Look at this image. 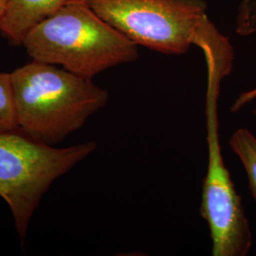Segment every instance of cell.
Returning <instances> with one entry per match:
<instances>
[{
    "mask_svg": "<svg viewBox=\"0 0 256 256\" xmlns=\"http://www.w3.org/2000/svg\"><path fill=\"white\" fill-rule=\"evenodd\" d=\"M101 18L138 46L164 54L202 50L207 74L228 77L234 50L208 16L205 0H84Z\"/></svg>",
    "mask_w": 256,
    "mask_h": 256,
    "instance_id": "cell-1",
    "label": "cell"
},
{
    "mask_svg": "<svg viewBox=\"0 0 256 256\" xmlns=\"http://www.w3.org/2000/svg\"><path fill=\"white\" fill-rule=\"evenodd\" d=\"M10 78L18 131L48 146L62 142L110 102L92 79L55 64L32 60Z\"/></svg>",
    "mask_w": 256,
    "mask_h": 256,
    "instance_id": "cell-2",
    "label": "cell"
},
{
    "mask_svg": "<svg viewBox=\"0 0 256 256\" xmlns=\"http://www.w3.org/2000/svg\"><path fill=\"white\" fill-rule=\"evenodd\" d=\"M22 46L34 61L58 64L88 79L138 58V45L101 18L84 0H74L28 34Z\"/></svg>",
    "mask_w": 256,
    "mask_h": 256,
    "instance_id": "cell-3",
    "label": "cell"
},
{
    "mask_svg": "<svg viewBox=\"0 0 256 256\" xmlns=\"http://www.w3.org/2000/svg\"><path fill=\"white\" fill-rule=\"evenodd\" d=\"M95 142L59 148L16 131L0 132V198L8 204L21 241L52 183L97 149Z\"/></svg>",
    "mask_w": 256,
    "mask_h": 256,
    "instance_id": "cell-4",
    "label": "cell"
},
{
    "mask_svg": "<svg viewBox=\"0 0 256 256\" xmlns=\"http://www.w3.org/2000/svg\"><path fill=\"white\" fill-rule=\"evenodd\" d=\"M220 88L221 86L207 84L208 164L202 187L200 214L210 230L212 256H246L252 246V232L222 155L218 118Z\"/></svg>",
    "mask_w": 256,
    "mask_h": 256,
    "instance_id": "cell-5",
    "label": "cell"
},
{
    "mask_svg": "<svg viewBox=\"0 0 256 256\" xmlns=\"http://www.w3.org/2000/svg\"><path fill=\"white\" fill-rule=\"evenodd\" d=\"M74 0H9L0 32L10 45L22 46L28 34Z\"/></svg>",
    "mask_w": 256,
    "mask_h": 256,
    "instance_id": "cell-6",
    "label": "cell"
},
{
    "mask_svg": "<svg viewBox=\"0 0 256 256\" xmlns=\"http://www.w3.org/2000/svg\"><path fill=\"white\" fill-rule=\"evenodd\" d=\"M229 144L247 173L250 190L256 202V137L247 128H239Z\"/></svg>",
    "mask_w": 256,
    "mask_h": 256,
    "instance_id": "cell-7",
    "label": "cell"
},
{
    "mask_svg": "<svg viewBox=\"0 0 256 256\" xmlns=\"http://www.w3.org/2000/svg\"><path fill=\"white\" fill-rule=\"evenodd\" d=\"M16 130L18 128L10 74L0 72V132Z\"/></svg>",
    "mask_w": 256,
    "mask_h": 256,
    "instance_id": "cell-8",
    "label": "cell"
},
{
    "mask_svg": "<svg viewBox=\"0 0 256 256\" xmlns=\"http://www.w3.org/2000/svg\"><path fill=\"white\" fill-rule=\"evenodd\" d=\"M236 32L247 36L256 34V0H242L236 18Z\"/></svg>",
    "mask_w": 256,
    "mask_h": 256,
    "instance_id": "cell-9",
    "label": "cell"
},
{
    "mask_svg": "<svg viewBox=\"0 0 256 256\" xmlns=\"http://www.w3.org/2000/svg\"><path fill=\"white\" fill-rule=\"evenodd\" d=\"M256 100V86L247 92H242L236 99V101L234 102V104H232L230 111L234 113H236L238 111L242 110L243 108H245L248 104H250Z\"/></svg>",
    "mask_w": 256,
    "mask_h": 256,
    "instance_id": "cell-10",
    "label": "cell"
},
{
    "mask_svg": "<svg viewBox=\"0 0 256 256\" xmlns=\"http://www.w3.org/2000/svg\"><path fill=\"white\" fill-rule=\"evenodd\" d=\"M8 1L9 0H0V24L3 20L5 12L7 9V5H8Z\"/></svg>",
    "mask_w": 256,
    "mask_h": 256,
    "instance_id": "cell-11",
    "label": "cell"
},
{
    "mask_svg": "<svg viewBox=\"0 0 256 256\" xmlns=\"http://www.w3.org/2000/svg\"><path fill=\"white\" fill-rule=\"evenodd\" d=\"M252 114H254V116H256V110H252Z\"/></svg>",
    "mask_w": 256,
    "mask_h": 256,
    "instance_id": "cell-12",
    "label": "cell"
}]
</instances>
